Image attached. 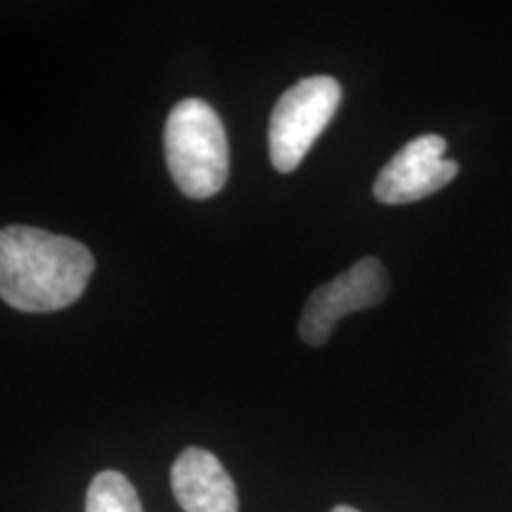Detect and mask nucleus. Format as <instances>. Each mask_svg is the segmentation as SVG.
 <instances>
[{"instance_id":"f257e3e1","label":"nucleus","mask_w":512,"mask_h":512,"mask_svg":"<svg viewBox=\"0 0 512 512\" xmlns=\"http://www.w3.org/2000/svg\"><path fill=\"white\" fill-rule=\"evenodd\" d=\"M95 268L91 249L31 226L0 228V299L24 313L72 306Z\"/></svg>"},{"instance_id":"f03ea898","label":"nucleus","mask_w":512,"mask_h":512,"mask_svg":"<svg viewBox=\"0 0 512 512\" xmlns=\"http://www.w3.org/2000/svg\"><path fill=\"white\" fill-rule=\"evenodd\" d=\"M171 178L183 195L207 200L228 181V138L209 102L188 98L174 105L164 128Z\"/></svg>"},{"instance_id":"7ed1b4c3","label":"nucleus","mask_w":512,"mask_h":512,"mask_svg":"<svg viewBox=\"0 0 512 512\" xmlns=\"http://www.w3.org/2000/svg\"><path fill=\"white\" fill-rule=\"evenodd\" d=\"M342 86L332 76H309L287 88L275 102L268 124V152L280 174H290L304 162L320 133L339 110Z\"/></svg>"},{"instance_id":"20e7f679","label":"nucleus","mask_w":512,"mask_h":512,"mask_svg":"<svg viewBox=\"0 0 512 512\" xmlns=\"http://www.w3.org/2000/svg\"><path fill=\"white\" fill-rule=\"evenodd\" d=\"M389 292V273L377 256H363L349 271L318 287L304 306L299 335L309 347H323L335 325L354 311L373 309Z\"/></svg>"},{"instance_id":"39448f33","label":"nucleus","mask_w":512,"mask_h":512,"mask_svg":"<svg viewBox=\"0 0 512 512\" xmlns=\"http://www.w3.org/2000/svg\"><path fill=\"white\" fill-rule=\"evenodd\" d=\"M458 171L456 159L446 157V140L425 133L408 140L384 164L373 185V195L382 204H413L446 188Z\"/></svg>"},{"instance_id":"423d86ee","label":"nucleus","mask_w":512,"mask_h":512,"mask_svg":"<svg viewBox=\"0 0 512 512\" xmlns=\"http://www.w3.org/2000/svg\"><path fill=\"white\" fill-rule=\"evenodd\" d=\"M171 489L185 512H238V491L226 467L204 448H185L171 467Z\"/></svg>"},{"instance_id":"0eeeda50","label":"nucleus","mask_w":512,"mask_h":512,"mask_svg":"<svg viewBox=\"0 0 512 512\" xmlns=\"http://www.w3.org/2000/svg\"><path fill=\"white\" fill-rule=\"evenodd\" d=\"M86 512H143L138 491L126 475L117 470H105L88 486Z\"/></svg>"},{"instance_id":"6e6552de","label":"nucleus","mask_w":512,"mask_h":512,"mask_svg":"<svg viewBox=\"0 0 512 512\" xmlns=\"http://www.w3.org/2000/svg\"><path fill=\"white\" fill-rule=\"evenodd\" d=\"M332 512H358V510L356 508H349V505H337V508L332 510Z\"/></svg>"}]
</instances>
